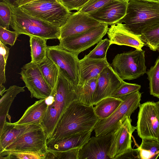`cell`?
Returning <instances> with one entry per match:
<instances>
[{
  "instance_id": "8fae6325",
  "label": "cell",
  "mask_w": 159,
  "mask_h": 159,
  "mask_svg": "<svg viewBox=\"0 0 159 159\" xmlns=\"http://www.w3.org/2000/svg\"><path fill=\"white\" fill-rule=\"evenodd\" d=\"M136 127L142 139L158 141L159 119L156 102L148 101L140 104Z\"/></svg>"
},
{
  "instance_id": "4316f807",
  "label": "cell",
  "mask_w": 159,
  "mask_h": 159,
  "mask_svg": "<svg viewBox=\"0 0 159 159\" xmlns=\"http://www.w3.org/2000/svg\"><path fill=\"white\" fill-rule=\"evenodd\" d=\"M47 152L4 150L0 152V159H45Z\"/></svg>"
},
{
  "instance_id": "5bb4252c",
  "label": "cell",
  "mask_w": 159,
  "mask_h": 159,
  "mask_svg": "<svg viewBox=\"0 0 159 159\" xmlns=\"http://www.w3.org/2000/svg\"><path fill=\"white\" fill-rule=\"evenodd\" d=\"M110 65L98 76L96 88L92 98L93 106L102 99L111 96L124 82Z\"/></svg>"
},
{
  "instance_id": "4fadbf2b",
  "label": "cell",
  "mask_w": 159,
  "mask_h": 159,
  "mask_svg": "<svg viewBox=\"0 0 159 159\" xmlns=\"http://www.w3.org/2000/svg\"><path fill=\"white\" fill-rule=\"evenodd\" d=\"M130 117H127L113 133L108 155L110 159H120L132 149V134L136 127L131 124Z\"/></svg>"
},
{
  "instance_id": "8992f818",
  "label": "cell",
  "mask_w": 159,
  "mask_h": 159,
  "mask_svg": "<svg viewBox=\"0 0 159 159\" xmlns=\"http://www.w3.org/2000/svg\"><path fill=\"white\" fill-rule=\"evenodd\" d=\"M141 93L139 91L121 96L123 101L107 118L100 120L94 129L95 136L113 133L127 117H130L140 105Z\"/></svg>"
},
{
  "instance_id": "1f68e13d",
  "label": "cell",
  "mask_w": 159,
  "mask_h": 159,
  "mask_svg": "<svg viewBox=\"0 0 159 159\" xmlns=\"http://www.w3.org/2000/svg\"><path fill=\"white\" fill-rule=\"evenodd\" d=\"M111 45V42L109 39L106 38L102 39L97 43L96 47L86 55L90 58L105 59L106 58L107 51Z\"/></svg>"
},
{
  "instance_id": "f6af8a7d",
  "label": "cell",
  "mask_w": 159,
  "mask_h": 159,
  "mask_svg": "<svg viewBox=\"0 0 159 159\" xmlns=\"http://www.w3.org/2000/svg\"><path fill=\"white\" fill-rule=\"evenodd\" d=\"M145 0L153 2H159V0Z\"/></svg>"
},
{
  "instance_id": "d6a6232c",
  "label": "cell",
  "mask_w": 159,
  "mask_h": 159,
  "mask_svg": "<svg viewBox=\"0 0 159 159\" xmlns=\"http://www.w3.org/2000/svg\"><path fill=\"white\" fill-rule=\"evenodd\" d=\"M79 149L63 151L47 150L45 159H78Z\"/></svg>"
},
{
  "instance_id": "b9f144b4",
  "label": "cell",
  "mask_w": 159,
  "mask_h": 159,
  "mask_svg": "<svg viewBox=\"0 0 159 159\" xmlns=\"http://www.w3.org/2000/svg\"><path fill=\"white\" fill-rule=\"evenodd\" d=\"M34 0H19L17 3V7H20Z\"/></svg>"
},
{
  "instance_id": "836d02e7",
  "label": "cell",
  "mask_w": 159,
  "mask_h": 159,
  "mask_svg": "<svg viewBox=\"0 0 159 159\" xmlns=\"http://www.w3.org/2000/svg\"><path fill=\"white\" fill-rule=\"evenodd\" d=\"M0 84L6 82L5 67L10 49L0 41Z\"/></svg>"
},
{
  "instance_id": "9a60e30c",
  "label": "cell",
  "mask_w": 159,
  "mask_h": 159,
  "mask_svg": "<svg viewBox=\"0 0 159 159\" xmlns=\"http://www.w3.org/2000/svg\"><path fill=\"white\" fill-rule=\"evenodd\" d=\"M112 134L90 137L80 149L78 159H110L108 153Z\"/></svg>"
},
{
  "instance_id": "bcb514c9",
  "label": "cell",
  "mask_w": 159,
  "mask_h": 159,
  "mask_svg": "<svg viewBox=\"0 0 159 159\" xmlns=\"http://www.w3.org/2000/svg\"><path fill=\"white\" fill-rule=\"evenodd\" d=\"M118 0V1H126V2H128L129 1V0Z\"/></svg>"
},
{
  "instance_id": "d4e9b609",
  "label": "cell",
  "mask_w": 159,
  "mask_h": 159,
  "mask_svg": "<svg viewBox=\"0 0 159 159\" xmlns=\"http://www.w3.org/2000/svg\"><path fill=\"white\" fill-rule=\"evenodd\" d=\"M29 37L31 62L38 64L47 57V40L37 36Z\"/></svg>"
},
{
  "instance_id": "5b68a950",
  "label": "cell",
  "mask_w": 159,
  "mask_h": 159,
  "mask_svg": "<svg viewBox=\"0 0 159 159\" xmlns=\"http://www.w3.org/2000/svg\"><path fill=\"white\" fill-rule=\"evenodd\" d=\"M19 7L29 15L59 28L73 13L60 0H35Z\"/></svg>"
},
{
  "instance_id": "7dc6e473",
  "label": "cell",
  "mask_w": 159,
  "mask_h": 159,
  "mask_svg": "<svg viewBox=\"0 0 159 159\" xmlns=\"http://www.w3.org/2000/svg\"><path fill=\"white\" fill-rule=\"evenodd\" d=\"M157 51L159 52V48L158 49V50H157Z\"/></svg>"
},
{
  "instance_id": "d6986e66",
  "label": "cell",
  "mask_w": 159,
  "mask_h": 159,
  "mask_svg": "<svg viewBox=\"0 0 159 159\" xmlns=\"http://www.w3.org/2000/svg\"><path fill=\"white\" fill-rule=\"evenodd\" d=\"M47 100L41 99L35 102L27 109L18 121L12 124L18 125H42L48 105Z\"/></svg>"
},
{
  "instance_id": "7402d4cb",
  "label": "cell",
  "mask_w": 159,
  "mask_h": 159,
  "mask_svg": "<svg viewBox=\"0 0 159 159\" xmlns=\"http://www.w3.org/2000/svg\"><path fill=\"white\" fill-rule=\"evenodd\" d=\"M25 87H21L16 85L10 86L6 89V93L0 99V132L2 131L7 122L6 117L10 120L8 112L15 98L20 92L25 91Z\"/></svg>"
},
{
  "instance_id": "cb8c5ba5",
  "label": "cell",
  "mask_w": 159,
  "mask_h": 159,
  "mask_svg": "<svg viewBox=\"0 0 159 159\" xmlns=\"http://www.w3.org/2000/svg\"><path fill=\"white\" fill-rule=\"evenodd\" d=\"M123 101L120 98L111 96L105 98L93 107L95 113L101 120L106 119L113 113Z\"/></svg>"
},
{
  "instance_id": "8d00e7d4",
  "label": "cell",
  "mask_w": 159,
  "mask_h": 159,
  "mask_svg": "<svg viewBox=\"0 0 159 159\" xmlns=\"http://www.w3.org/2000/svg\"><path fill=\"white\" fill-rule=\"evenodd\" d=\"M111 0H90L78 11L81 12L89 14L103 7Z\"/></svg>"
},
{
  "instance_id": "ac0fdd59",
  "label": "cell",
  "mask_w": 159,
  "mask_h": 159,
  "mask_svg": "<svg viewBox=\"0 0 159 159\" xmlns=\"http://www.w3.org/2000/svg\"><path fill=\"white\" fill-rule=\"evenodd\" d=\"M111 44L125 45L142 50L145 45L140 34H134L127 29L123 24L117 22L111 25L107 32Z\"/></svg>"
},
{
  "instance_id": "2e32d148",
  "label": "cell",
  "mask_w": 159,
  "mask_h": 159,
  "mask_svg": "<svg viewBox=\"0 0 159 159\" xmlns=\"http://www.w3.org/2000/svg\"><path fill=\"white\" fill-rule=\"evenodd\" d=\"M101 23L89 15L78 11L73 13L60 28L59 40L84 33Z\"/></svg>"
},
{
  "instance_id": "9c48e42d",
  "label": "cell",
  "mask_w": 159,
  "mask_h": 159,
  "mask_svg": "<svg viewBox=\"0 0 159 159\" xmlns=\"http://www.w3.org/2000/svg\"><path fill=\"white\" fill-rule=\"evenodd\" d=\"M108 25L101 23L84 33L59 40V45L65 49L79 55L97 43L107 34Z\"/></svg>"
},
{
  "instance_id": "ee69618b",
  "label": "cell",
  "mask_w": 159,
  "mask_h": 159,
  "mask_svg": "<svg viewBox=\"0 0 159 159\" xmlns=\"http://www.w3.org/2000/svg\"><path fill=\"white\" fill-rule=\"evenodd\" d=\"M156 105L158 111L159 119V101L157 102H156ZM158 142L159 143V138Z\"/></svg>"
},
{
  "instance_id": "ba28073f",
  "label": "cell",
  "mask_w": 159,
  "mask_h": 159,
  "mask_svg": "<svg viewBox=\"0 0 159 159\" xmlns=\"http://www.w3.org/2000/svg\"><path fill=\"white\" fill-rule=\"evenodd\" d=\"M78 55L67 51L59 45L48 46L47 57L75 85L82 86Z\"/></svg>"
},
{
  "instance_id": "30bf717a",
  "label": "cell",
  "mask_w": 159,
  "mask_h": 159,
  "mask_svg": "<svg viewBox=\"0 0 159 159\" xmlns=\"http://www.w3.org/2000/svg\"><path fill=\"white\" fill-rule=\"evenodd\" d=\"M20 74L32 98L47 99L51 96L53 89L45 79L38 64L31 61L27 63L21 68Z\"/></svg>"
},
{
  "instance_id": "4dcf8cb0",
  "label": "cell",
  "mask_w": 159,
  "mask_h": 159,
  "mask_svg": "<svg viewBox=\"0 0 159 159\" xmlns=\"http://www.w3.org/2000/svg\"><path fill=\"white\" fill-rule=\"evenodd\" d=\"M98 77L93 78L83 84L79 100L82 103L89 106H93L92 98L96 88Z\"/></svg>"
},
{
  "instance_id": "e0dca14e",
  "label": "cell",
  "mask_w": 159,
  "mask_h": 159,
  "mask_svg": "<svg viewBox=\"0 0 159 159\" xmlns=\"http://www.w3.org/2000/svg\"><path fill=\"white\" fill-rule=\"evenodd\" d=\"M128 2L112 0L98 10L89 14L101 23L112 25L118 22L125 15Z\"/></svg>"
},
{
  "instance_id": "44dd1931",
  "label": "cell",
  "mask_w": 159,
  "mask_h": 159,
  "mask_svg": "<svg viewBox=\"0 0 159 159\" xmlns=\"http://www.w3.org/2000/svg\"><path fill=\"white\" fill-rule=\"evenodd\" d=\"M92 130L80 132L72 134L47 146V150L63 151L80 149L90 138Z\"/></svg>"
},
{
  "instance_id": "f1b7e54d",
  "label": "cell",
  "mask_w": 159,
  "mask_h": 159,
  "mask_svg": "<svg viewBox=\"0 0 159 159\" xmlns=\"http://www.w3.org/2000/svg\"><path fill=\"white\" fill-rule=\"evenodd\" d=\"M139 147L140 159H156L159 156V143L158 141L142 139Z\"/></svg>"
},
{
  "instance_id": "60d3db41",
  "label": "cell",
  "mask_w": 159,
  "mask_h": 159,
  "mask_svg": "<svg viewBox=\"0 0 159 159\" xmlns=\"http://www.w3.org/2000/svg\"><path fill=\"white\" fill-rule=\"evenodd\" d=\"M19 0H1L3 1L8 5L11 7H17V3Z\"/></svg>"
},
{
  "instance_id": "603a6c76",
  "label": "cell",
  "mask_w": 159,
  "mask_h": 159,
  "mask_svg": "<svg viewBox=\"0 0 159 159\" xmlns=\"http://www.w3.org/2000/svg\"><path fill=\"white\" fill-rule=\"evenodd\" d=\"M32 125H18L11 122H6L0 132V152L28 130Z\"/></svg>"
},
{
  "instance_id": "7a4b0ae2",
  "label": "cell",
  "mask_w": 159,
  "mask_h": 159,
  "mask_svg": "<svg viewBox=\"0 0 159 159\" xmlns=\"http://www.w3.org/2000/svg\"><path fill=\"white\" fill-rule=\"evenodd\" d=\"M82 86L74 85L59 69L57 80L48 104L42 125L47 140L51 137L61 116L74 101H79Z\"/></svg>"
},
{
  "instance_id": "7bdbcfd3",
  "label": "cell",
  "mask_w": 159,
  "mask_h": 159,
  "mask_svg": "<svg viewBox=\"0 0 159 159\" xmlns=\"http://www.w3.org/2000/svg\"><path fill=\"white\" fill-rule=\"evenodd\" d=\"M6 90L5 89V87L2 84H0V94L1 96H2V94L5 92Z\"/></svg>"
},
{
  "instance_id": "f546056e",
  "label": "cell",
  "mask_w": 159,
  "mask_h": 159,
  "mask_svg": "<svg viewBox=\"0 0 159 159\" xmlns=\"http://www.w3.org/2000/svg\"><path fill=\"white\" fill-rule=\"evenodd\" d=\"M146 73L149 81L150 94L159 98V56L154 65L147 70Z\"/></svg>"
},
{
  "instance_id": "ffe728a7",
  "label": "cell",
  "mask_w": 159,
  "mask_h": 159,
  "mask_svg": "<svg viewBox=\"0 0 159 159\" xmlns=\"http://www.w3.org/2000/svg\"><path fill=\"white\" fill-rule=\"evenodd\" d=\"M81 78L83 84L86 81L98 76L100 73L110 64L107 58L94 59L89 58L85 55L79 60Z\"/></svg>"
},
{
  "instance_id": "d590c367",
  "label": "cell",
  "mask_w": 159,
  "mask_h": 159,
  "mask_svg": "<svg viewBox=\"0 0 159 159\" xmlns=\"http://www.w3.org/2000/svg\"><path fill=\"white\" fill-rule=\"evenodd\" d=\"M140 85L131 84L124 81L114 93L111 97L119 98L121 96L139 91Z\"/></svg>"
},
{
  "instance_id": "52a82bcc",
  "label": "cell",
  "mask_w": 159,
  "mask_h": 159,
  "mask_svg": "<svg viewBox=\"0 0 159 159\" xmlns=\"http://www.w3.org/2000/svg\"><path fill=\"white\" fill-rule=\"evenodd\" d=\"M145 51L138 49L116 55L110 64L122 80H133L146 73Z\"/></svg>"
},
{
  "instance_id": "83f0119b",
  "label": "cell",
  "mask_w": 159,
  "mask_h": 159,
  "mask_svg": "<svg viewBox=\"0 0 159 159\" xmlns=\"http://www.w3.org/2000/svg\"><path fill=\"white\" fill-rule=\"evenodd\" d=\"M145 45L156 51L159 48V22L145 29L140 34Z\"/></svg>"
},
{
  "instance_id": "7c38bea8",
  "label": "cell",
  "mask_w": 159,
  "mask_h": 159,
  "mask_svg": "<svg viewBox=\"0 0 159 159\" xmlns=\"http://www.w3.org/2000/svg\"><path fill=\"white\" fill-rule=\"evenodd\" d=\"M47 142L46 134L42 125H32L28 130L4 150L46 152Z\"/></svg>"
},
{
  "instance_id": "277c9868",
  "label": "cell",
  "mask_w": 159,
  "mask_h": 159,
  "mask_svg": "<svg viewBox=\"0 0 159 159\" xmlns=\"http://www.w3.org/2000/svg\"><path fill=\"white\" fill-rule=\"evenodd\" d=\"M11 8L10 26L19 35L37 36L46 40L59 39L60 28L29 15L19 7Z\"/></svg>"
},
{
  "instance_id": "3957f363",
  "label": "cell",
  "mask_w": 159,
  "mask_h": 159,
  "mask_svg": "<svg viewBox=\"0 0 159 159\" xmlns=\"http://www.w3.org/2000/svg\"><path fill=\"white\" fill-rule=\"evenodd\" d=\"M118 22L131 32L140 34L145 29L159 22V2L129 0L125 15Z\"/></svg>"
},
{
  "instance_id": "484cf974",
  "label": "cell",
  "mask_w": 159,
  "mask_h": 159,
  "mask_svg": "<svg viewBox=\"0 0 159 159\" xmlns=\"http://www.w3.org/2000/svg\"><path fill=\"white\" fill-rule=\"evenodd\" d=\"M38 65L45 79L53 90L58 79V67L47 57Z\"/></svg>"
},
{
  "instance_id": "74e56055",
  "label": "cell",
  "mask_w": 159,
  "mask_h": 159,
  "mask_svg": "<svg viewBox=\"0 0 159 159\" xmlns=\"http://www.w3.org/2000/svg\"><path fill=\"white\" fill-rule=\"evenodd\" d=\"M19 35L16 31H11L0 26V41L5 45H14Z\"/></svg>"
},
{
  "instance_id": "ab89813d",
  "label": "cell",
  "mask_w": 159,
  "mask_h": 159,
  "mask_svg": "<svg viewBox=\"0 0 159 159\" xmlns=\"http://www.w3.org/2000/svg\"><path fill=\"white\" fill-rule=\"evenodd\" d=\"M120 159H140L139 147L135 149H132L130 151L122 156Z\"/></svg>"
},
{
  "instance_id": "f35d334b",
  "label": "cell",
  "mask_w": 159,
  "mask_h": 159,
  "mask_svg": "<svg viewBox=\"0 0 159 159\" xmlns=\"http://www.w3.org/2000/svg\"><path fill=\"white\" fill-rule=\"evenodd\" d=\"M63 5L71 11H79L90 0H60Z\"/></svg>"
},
{
  "instance_id": "6da1fadb",
  "label": "cell",
  "mask_w": 159,
  "mask_h": 159,
  "mask_svg": "<svg viewBox=\"0 0 159 159\" xmlns=\"http://www.w3.org/2000/svg\"><path fill=\"white\" fill-rule=\"evenodd\" d=\"M100 120L95 114L93 106L75 100L61 116L51 137L47 140V146L73 134L93 131Z\"/></svg>"
},
{
  "instance_id": "e575fe53",
  "label": "cell",
  "mask_w": 159,
  "mask_h": 159,
  "mask_svg": "<svg viewBox=\"0 0 159 159\" xmlns=\"http://www.w3.org/2000/svg\"><path fill=\"white\" fill-rule=\"evenodd\" d=\"M11 9L10 6L3 2H0V26L9 30L11 20Z\"/></svg>"
}]
</instances>
